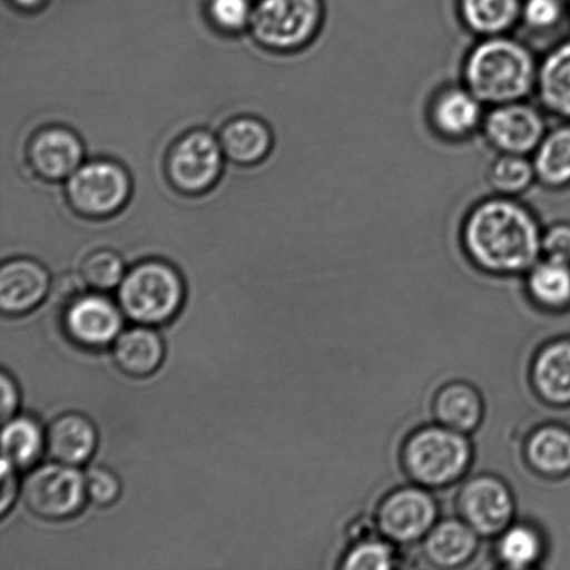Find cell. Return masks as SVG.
I'll return each mask as SVG.
<instances>
[{
    "label": "cell",
    "mask_w": 570,
    "mask_h": 570,
    "mask_svg": "<svg viewBox=\"0 0 570 570\" xmlns=\"http://www.w3.org/2000/svg\"><path fill=\"white\" fill-rule=\"evenodd\" d=\"M225 158L219 138L204 130L187 132L167 155V178L183 194L209 191L219 180Z\"/></svg>",
    "instance_id": "9c48e42d"
},
{
    "label": "cell",
    "mask_w": 570,
    "mask_h": 570,
    "mask_svg": "<svg viewBox=\"0 0 570 570\" xmlns=\"http://www.w3.org/2000/svg\"><path fill=\"white\" fill-rule=\"evenodd\" d=\"M541 258L570 266V222L558 220L543 227Z\"/></svg>",
    "instance_id": "e575fe53"
},
{
    "label": "cell",
    "mask_w": 570,
    "mask_h": 570,
    "mask_svg": "<svg viewBox=\"0 0 570 570\" xmlns=\"http://www.w3.org/2000/svg\"><path fill=\"white\" fill-rule=\"evenodd\" d=\"M543 226L519 198L491 194L468 209L461 222L463 253L479 271L494 276L528 273L541 259Z\"/></svg>",
    "instance_id": "6da1fadb"
},
{
    "label": "cell",
    "mask_w": 570,
    "mask_h": 570,
    "mask_svg": "<svg viewBox=\"0 0 570 570\" xmlns=\"http://www.w3.org/2000/svg\"><path fill=\"white\" fill-rule=\"evenodd\" d=\"M219 141L226 158L237 165L250 166L271 154L273 136L264 121L255 117H237L222 128Z\"/></svg>",
    "instance_id": "603a6c76"
},
{
    "label": "cell",
    "mask_w": 570,
    "mask_h": 570,
    "mask_svg": "<svg viewBox=\"0 0 570 570\" xmlns=\"http://www.w3.org/2000/svg\"><path fill=\"white\" fill-rule=\"evenodd\" d=\"M49 289V272L37 261L10 259L0 269V309L4 315L21 316L36 309Z\"/></svg>",
    "instance_id": "9a60e30c"
},
{
    "label": "cell",
    "mask_w": 570,
    "mask_h": 570,
    "mask_svg": "<svg viewBox=\"0 0 570 570\" xmlns=\"http://www.w3.org/2000/svg\"><path fill=\"white\" fill-rule=\"evenodd\" d=\"M527 458L530 466L546 476L570 473V430L557 424L535 430L528 441Z\"/></svg>",
    "instance_id": "d4e9b609"
},
{
    "label": "cell",
    "mask_w": 570,
    "mask_h": 570,
    "mask_svg": "<svg viewBox=\"0 0 570 570\" xmlns=\"http://www.w3.org/2000/svg\"><path fill=\"white\" fill-rule=\"evenodd\" d=\"M87 495L92 504L98 507L114 505L121 494V483L119 478L109 469L95 466L89 469L86 476Z\"/></svg>",
    "instance_id": "836d02e7"
},
{
    "label": "cell",
    "mask_w": 570,
    "mask_h": 570,
    "mask_svg": "<svg viewBox=\"0 0 570 570\" xmlns=\"http://www.w3.org/2000/svg\"><path fill=\"white\" fill-rule=\"evenodd\" d=\"M538 186L552 193L570 188V122L550 127L532 155Z\"/></svg>",
    "instance_id": "7402d4cb"
},
{
    "label": "cell",
    "mask_w": 570,
    "mask_h": 570,
    "mask_svg": "<svg viewBox=\"0 0 570 570\" xmlns=\"http://www.w3.org/2000/svg\"><path fill=\"white\" fill-rule=\"evenodd\" d=\"M2 501H0V512L4 517L9 508L13 505L19 484H17L16 469L9 462L2 460Z\"/></svg>",
    "instance_id": "8d00e7d4"
},
{
    "label": "cell",
    "mask_w": 570,
    "mask_h": 570,
    "mask_svg": "<svg viewBox=\"0 0 570 570\" xmlns=\"http://www.w3.org/2000/svg\"><path fill=\"white\" fill-rule=\"evenodd\" d=\"M534 99L552 119L570 122V36L541 56Z\"/></svg>",
    "instance_id": "2e32d148"
},
{
    "label": "cell",
    "mask_w": 570,
    "mask_h": 570,
    "mask_svg": "<svg viewBox=\"0 0 570 570\" xmlns=\"http://www.w3.org/2000/svg\"><path fill=\"white\" fill-rule=\"evenodd\" d=\"M67 338L83 350H102L122 328L120 306L99 294H80L67 302L61 317Z\"/></svg>",
    "instance_id": "7c38bea8"
},
{
    "label": "cell",
    "mask_w": 570,
    "mask_h": 570,
    "mask_svg": "<svg viewBox=\"0 0 570 570\" xmlns=\"http://www.w3.org/2000/svg\"><path fill=\"white\" fill-rule=\"evenodd\" d=\"M83 145L75 131L66 127H47L28 144L27 156L32 170L43 180H69L83 164Z\"/></svg>",
    "instance_id": "5bb4252c"
},
{
    "label": "cell",
    "mask_w": 570,
    "mask_h": 570,
    "mask_svg": "<svg viewBox=\"0 0 570 570\" xmlns=\"http://www.w3.org/2000/svg\"><path fill=\"white\" fill-rule=\"evenodd\" d=\"M80 276L83 284L99 293L114 289L126 276L125 261L115 250H95L82 261Z\"/></svg>",
    "instance_id": "4dcf8cb0"
},
{
    "label": "cell",
    "mask_w": 570,
    "mask_h": 570,
    "mask_svg": "<svg viewBox=\"0 0 570 570\" xmlns=\"http://www.w3.org/2000/svg\"><path fill=\"white\" fill-rule=\"evenodd\" d=\"M458 508L469 527L479 535L501 534L511 527L515 500L501 479L478 476L463 485Z\"/></svg>",
    "instance_id": "4fadbf2b"
},
{
    "label": "cell",
    "mask_w": 570,
    "mask_h": 570,
    "mask_svg": "<svg viewBox=\"0 0 570 570\" xmlns=\"http://www.w3.org/2000/svg\"><path fill=\"white\" fill-rule=\"evenodd\" d=\"M434 415L440 424L468 434L482 423L484 404L479 391L466 383L445 385L434 400Z\"/></svg>",
    "instance_id": "cb8c5ba5"
},
{
    "label": "cell",
    "mask_w": 570,
    "mask_h": 570,
    "mask_svg": "<svg viewBox=\"0 0 570 570\" xmlns=\"http://www.w3.org/2000/svg\"><path fill=\"white\" fill-rule=\"evenodd\" d=\"M497 552L508 568L527 569L540 560L543 541L533 528L515 524L501 533Z\"/></svg>",
    "instance_id": "f1b7e54d"
},
{
    "label": "cell",
    "mask_w": 570,
    "mask_h": 570,
    "mask_svg": "<svg viewBox=\"0 0 570 570\" xmlns=\"http://www.w3.org/2000/svg\"><path fill=\"white\" fill-rule=\"evenodd\" d=\"M523 0H454L458 21L474 39L507 36L521 26Z\"/></svg>",
    "instance_id": "ac0fdd59"
},
{
    "label": "cell",
    "mask_w": 570,
    "mask_h": 570,
    "mask_svg": "<svg viewBox=\"0 0 570 570\" xmlns=\"http://www.w3.org/2000/svg\"><path fill=\"white\" fill-rule=\"evenodd\" d=\"M569 16H570V0H569Z\"/></svg>",
    "instance_id": "f35d334b"
},
{
    "label": "cell",
    "mask_w": 570,
    "mask_h": 570,
    "mask_svg": "<svg viewBox=\"0 0 570 570\" xmlns=\"http://www.w3.org/2000/svg\"><path fill=\"white\" fill-rule=\"evenodd\" d=\"M479 549V534L463 519L435 523L424 538V554L440 568L462 567Z\"/></svg>",
    "instance_id": "ffe728a7"
},
{
    "label": "cell",
    "mask_w": 570,
    "mask_h": 570,
    "mask_svg": "<svg viewBox=\"0 0 570 570\" xmlns=\"http://www.w3.org/2000/svg\"><path fill=\"white\" fill-rule=\"evenodd\" d=\"M114 360L127 376H150L165 360L164 340L153 328L139 324V327L121 332L115 340Z\"/></svg>",
    "instance_id": "d6986e66"
},
{
    "label": "cell",
    "mask_w": 570,
    "mask_h": 570,
    "mask_svg": "<svg viewBox=\"0 0 570 570\" xmlns=\"http://www.w3.org/2000/svg\"><path fill=\"white\" fill-rule=\"evenodd\" d=\"M539 63L533 48L513 33L480 38L463 56L461 82L488 108L532 99Z\"/></svg>",
    "instance_id": "7a4b0ae2"
},
{
    "label": "cell",
    "mask_w": 570,
    "mask_h": 570,
    "mask_svg": "<svg viewBox=\"0 0 570 570\" xmlns=\"http://www.w3.org/2000/svg\"><path fill=\"white\" fill-rule=\"evenodd\" d=\"M254 6L250 0H209L208 16L217 30L237 33L249 28Z\"/></svg>",
    "instance_id": "d6a6232c"
},
{
    "label": "cell",
    "mask_w": 570,
    "mask_h": 570,
    "mask_svg": "<svg viewBox=\"0 0 570 570\" xmlns=\"http://www.w3.org/2000/svg\"><path fill=\"white\" fill-rule=\"evenodd\" d=\"M549 128L543 108L524 99L488 108L480 137L495 154L532 156Z\"/></svg>",
    "instance_id": "ba28073f"
},
{
    "label": "cell",
    "mask_w": 570,
    "mask_h": 570,
    "mask_svg": "<svg viewBox=\"0 0 570 570\" xmlns=\"http://www.w3.org/2000/svg\"><path fill=\"white\" fill-rule=\"evenodd\" d=\"M2 449V460L9 462L16 471H24L41 458L43 450H47V434L36 419L13 417L4 423Z\"/></svg>",
    "instance_id": "4316f807"
},
{
    "label": "cell",
    "mask_w": 570,
    "mask_h": 570,
    "mask_svg": "<svg viewBox=\"0 0 570 570\" xmlns=\"http://www.w3.org/2000/svg\"><path fill=\"white\" fill-rule=\"evenodd\" d=\"M45 434L48 455L65 465H83L97 450V429L82 413L69 412L53 419Z\"/></svg>",
    "instance_id": "e0dca14e"
},
{
    "label": "cell",
    "mask_w": 570,
    "mask_h": 570,
    "mask_svg": "<svg viewBox=\"0 0 570 570\" xmlns=\"http://www.w3.org/2000/svg\"><path fill=\"white\" fill-rule=\"evenodd\" d=\"M128 171L114 160L83 161L66 184V197L78 215L104 219L125 208L131 195Z\"/></svg>",
    "instance_id": "8992f818"
},
{
    "label": "cell",
    "mask_w": 570,
    "mask_h": 570,
    "mask_svg": "<svg viewBox=\"0 0 570 570\" xmlns=\"http://www.w3.org/2000/svg\"><path fill=\"white\" fill-rule=\"evenodd\" d=\"M10 2L21 10H36L41 8L45 0H10Z\"/></svg>",
    "instance_id": "74e56055"
},
{
    "label": "cell",
    "mask_w": 570,
    "mask_h": 570,
    "mask_svg": "<svg viewBox=\"0 0 570 570\" xmlns=\"http://www.w3.org/2000/svg\"><path fill=\"white\" fill-rule=\"evenodd\" d=\"M473 450L466 434L438 424L417 430L407 439L402 463L423 488H445L458 482L471 466Z\"/></svg>",
    "instance_id": "3957f363"
},
{
    "label": "cell",
    "mask_w": 570,
    "mask_h": 570,
    "mask_svg": "<svg viewBox=\"0 0 570 570\" xmlns=\"http://www.w3.org/2000/svg\"><path fill=\"white\" fill-rule=\"evenodd\" d=\"M439 507L433 495L421 485L393 491L379 507L377 522L391 541L411 544L426 538L438 523Z\"/></svg>",
    "instance_id": "8fae6325"
},
{
    "label": "cell",
    "mask_w": 570,
    "mask_h": 570,
    "mask_svg": "<svg viewBox=\"0 0 570 570\" xmlns=\"http://www.w3.org/2000/svg\"><path fill=\"white\" fill-rule=\"evenodd\" d=\"M326 19L324 0H259L249 30L255 41L275 52L309 47Z\"/></svg>",
    "instance_id": "5b68a950"
},
{
    "label": "cell",
    "mask_w": 570,
    "mask_h": 570,
    "mask_svg": "<svg viewBox=\"0 0 570 570\" xmlns=\"http://www.w3.org/2000/svg\"><path fill=\"white\" fill-rule=\"evenodd\" d=\"M485 111L488 106L461 81L444 83L428 100V127L441 141L468 142L482 132Z\"/></svg>",
    "instance_id": "30bf717a"
},
{
    "label": "cell",
    "mask_w": 570,
    "mask_h": 570,
    "mask_svg": "<svg viewBox=\"0 0 570 570\" xmlns=\"http://www.w3.org/2000/svg\"><path fill=\"white\" fill-rule=\"evenodd\" d=\"M532 382L547 404L570 405V340L556 341L539 352L532 366Z\"/></svg>",
    "instance_id": "44dd1931"
},
{
    "label": "cell",
    "mask_w": 570,
    "mask_h": 570,
    "mask_svg": "<svg viewBox=\"0 0 570 570\" xmlns=\"http://www.w3.org/2000/svg\"><path fill=\"white\" fill-rule=\"evenodd\" d=\"M21 494L27 510L43 521L76 517L88 500L86 476L59 462L33 469L22 482Z\"/></svg>",
    "instance_id": "52a82bcc"
},
{
    "label": "cell",
    "mask_w": 570,
    "mask_h": 570,
    "mask_svg": "<svg viewBox=\"0 0 570 570\" xmlns=\"http://www.w3.org/2000/svg\"><path fill=\"white\" fill-rule=\"evenodd\" d=\"M186 288L180 273L166 262L147 261L126 273L119 285V306L142 326L169 323L180 312Z\"/></svg>",
    "instance_id": "277c9868"
},
{
    "label": "cell",
    "mask_w": 570,
    "mask_h": 570,
    "mask_svg": "<svg viewBox=\"0 0 570 570\" xmlns=\"http://www.w3.org/2000/svg\"><path fill=\"white\" fill-rule=\"evenodd\" d=\"M491 194L519 198L538 186L532 156L495 154L484 176Z\"/></svg>",
    "instance_id": "484cf974"
},
{
    "label": "cell",
    "mask_w": 570,
    "mask_h": 570,
    "mask_svg": "<svg viewBox=\"0 0 570 570\" xmlns=\"http://www.w3.org/2000/svg\"><path fill=\"white\" fill-rule=\"evenodd\" d=\"M530 296L549 309H561L570 304V266L541 258L527 273Z\"/></svg>",
    "instance_id": "83f0119b"
},
{
    "label": "cell",
    "mask_w": 570,
    "mask_h": 570,
    "mask_svg": "<svg viewBox=\"0 0 570 570\" xmlns=\"http://www.w3.org/2000/svg\"><path fill=\"white\" fill-rule=\"evenodd\" d=\"M393 547L383 540H363L346 552L343 568L348 570H389L395 567Z\"/></svg>",
    "instance_id": "1f68e13d"
},
{
    "label": "cell",
    "mask_w": 570,
    "mask_h": 570,
    "mask_svg": "<svg viewBox=\"0 0 570 570\" xmlns=\"http://www.w3.org/2000/svg\"><path fill=\"white\" fill-rule=\"evenodd\" d=\"M570 21L569 0H523L521 26L534 38L554 36Z\"/></svg>",
    "instance_id": "f546056e"
},
{
    "label": "cell",
    "mask_w": 570,
    "mask_h": 570,
    "mask_svg": "<svg viewBox=\"0 0 570 570\" xmlns=\"http://www.w3.org/2000/svg\"><path fill=\"white\" fill-rule=\"evenodd\" d=\"M0 385H2V421L9 422L13 419L16 411L19 410L20 393L14 379L8 372H2L0 376Z\"/></svg>",
    "instance_id": "d590c367"
}]
</instances>
